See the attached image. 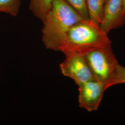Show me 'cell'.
I'll return each instance as SVG.
<instances>
[{
    "label": "cell",
    "mask_w": 125,
    "mask_h": 125,
    "mask_svg": "<svg viewBox=\"0 0 125 125\" xmlns=\"http://www.w3.org/2000/svg\"></svg>",
    "instance_id": "cell-13"
},
{
    "label": "cell",
    "mask_w": 125,
    "mask_h": 125,
    "mask_svg": "<svg viewBox=\"0 0 125 125\" xmlns=\"http://www.w3.org/2000/svg\"><path fill=\"white\" fill-rule=\"evenodd\" d=\"M52 5V0H30L29 8L33 14L42 21Z\"/></svg>",
    "instance_id": "cell-8"
},
{
    "label": "cell",
    "mask_w": 125,
    "mask_h": 125,
    "mask_svg": "<svg viewBox=\"0 0 125 125\" xmlns=\"http://www.w3.org/2000/svg\"><path fill=\"white\" fill-rule=\"evenodd\" d=\"M125 23V11L123 0H106L103 19L99 25L101 28L107 34Z\"/></svg>",
    "instance_id": "cell-6"
},
{
    "label": "cell",
    "mask_w": 125,
    "mask_h": 125,
    "mask_svg": "<svg viewBox=\"0 0 125 125\" xmlns=\"http://www.w3.org/2000/svg\"><path fill=\"white\" fill-rule=\"evenodd\" d=\"M84 20H89L86 0H64Z\"/></svg>",
    "instance_id": "cell-10"
},
{
    "label": "cell",
    "mask_w": 125,
    "mask_h": 125,
    "mask_svg": "<svg viewBox=\"0 0 125 125\" xmlns=\"http://www.w3.org/2000/svg\"><path fill=\"white\" fill-rule=\"evenodd\" d=\"M21 4V0H0V13H8L16 16Z\"/></svg>",
    "instance_id": "cell-9"
},
{
    "label": "cell",
    "mask_w": 125,
    "mask_h": 125,
    "mask_svg": "<svg viewBox=\"0 0 125 125\" xmlns=\"http://www.w3.org/2000/svg\"><path fill=\"white\" fill-rule=\"evenodd\" d=\"M111 44L107 33L91 20H83L76 23L67 32L59 51L65 54L84 55L95 47Z\"/></svg>",
    "instance_id": "cell-2"
},
{
    "label": "cell",
    "mask_w": 125,
    "mask_h": 125,
    "mask_svg": "<svg viewBox=\"0 0 125 125\" xmlns=\"http://www.w3.org/2000/svg\"><path fill=\"white\" fill-rule=\"evenodd\" d=\"M105 0H86L89 19L100 25L103 17Z\"/></svg>",
    "instance_id": "cell-7"
},
{
    "label": "cell",
    "mask_w": 125,
    "mask_h": 125,
    "mask_svg": "<svg viewBox=\"0 0 125 125\" xmlns=\"http://www.w3.org/2000/svg\"><path fill=\"white\" fill-rule=\"evenodd\" d=\"M65 56L64 60L59 65L63 76L71 78L78 86L94 80L83 55L72 53L65 54Z\"/></svg>",
    "instance_id": "cell-4"
},
{
    "label": "cell",
    "mask_w": 125,
    "mask_h": 125,
    "mask_svg": "<svg viewBox=\"0 0 125 125\" xmlns=\"http://www.w3.org/2000/svg\"><path fill=\"white\" fill-rule=\"evenodd\" d=\"M83 20L64 0H52L51 9L42 21V40L45 48L59 51L69 30Z\"/></svg>",
    "instance_id": "cell-1"
},
{
    "label": "cell",
    "mask_w": 125,
    "mask_h": 125,
    "mask_svg": "<svg viewBox=\"0 0 125 125\" xmlns=\"http://www.w3.org/2000/svg\"><path fill=\"white\" fill-rule=\"evenodd\" d=\"M125 83V67L119 64L107 84V89L113 85Z\"/></svg>",
    "instance_id": "cell-11"
},
{
    "label": "cell",
    "mask_w": 125,
    "mask_h": 125,
    "mask_svg": "<svg viewBox=\"0 0 125 125\" xmlns=\"http://www.w3.org/2000/svg\"><path fill=\"white\" fill-rule=\"evenodd\" d=\"M123 5H124V8L125 11V0H123Z\"/></svg>",
    "instance_id": "cell-12"
},
{
    "label": "cell",
    "mask_w": 125,
    "mask_h": 125,
    "mask_svg": "<svg viewBox=\"0 0 125 125\" xmlns=\"http://www.w3.org/2000/svg\"><path fill=\"white\" fill-rule=\"evenodd\" d=\"M106 89L104 84L95 80L89 81L78 86L79 107L88 112L97 110Z\"/></svg>",
    "instance_id": "cell-5"
},
{
    "label": "cell",
    "mask_w": 125,
    "mask_h": 125,
    "mask_svg": "<svg viewBox=\"0 0 125 125\" xmlns=\"http://www.w3.org/2000/svg\"><path fill=\"white\" fill-rule=\"evenodd\" d=\"M83 55L94 80L104 84L107 89V84L119 64L111 44L95 47Z\"/></svg>",
    "instance_id": "cell-3"
}]
</instances>
